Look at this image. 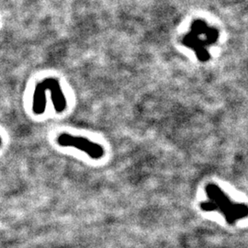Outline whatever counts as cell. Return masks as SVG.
Listing matches in <instances>:
<instances>
[{
  "mask_svg": "<svg viewBox=\"0 0 248 248\" xmlns=\"http://www.w3.org/2000/svg\"><path fill=\"white\" fill-rule=\"evenodd\" d=\"M57 143L62 147H73L82 151L94 160L101 159L105 154L101 144L92 142L88 138L72 135L69 133H61L57 137Z\"/></svg>",
  "mask_w": 248,
  "mask_h": 248,
  "instance_id": "obj_3",
  "label": "cell"
},
{
  "mask_svg": "<svg viewBox=\"0 0 248 248\" xmlns=\"http://www.w3.org/2000/svg\"><path fill=\"white\" fill-rule=\"evenodd\" d=\"M2 144V138H1V136H0V145Z\"/></svg>",
  "mask_w": 248,
  "mask_h": 248,
  "instance_id": "obj_5",
  "label": "cell"
},
{
  "mask_svg": "<svg viewBox=\"0 0 248 248\" xmlns=\"http://www.w3.org/2000/svg\"><path fill=\"white\" fill-rule=\"evenodd\" d=\"M217 38L216 31L201 22L192 27L184 38L183 44L195 53L201 62H207L211 57L209 48L216 42Z\"/></svg>",
  "mask_w": 248,
  "mask_h": 248,
  "instance_id": "obj_2",
  "label": "cell"
},
{
  "mask_svg": "<svg viewBox=\"0 0 248 248\" xmlns=\"http://www.w3.org/2000/svg\"><path fill=\"white\" fill-rule=\"evenodd\" d=\"M49 92L51 93V99L53 102V108L57 113H62L67 106V101L64 96V93L61 89V85L57 78H47L43 80Z\"/></svg>",
  "mask_w": 248,
  "mask_h": 248,
  "instance_id": "obj_4",
  "label": "cell"
},
{
  "mask_svg": "<svg viewBox=\"0 0 248 248\" xmlns=\"http://www.w3.org/2000/svg\"><path fill=\"white\" fill-rule=\"evenodd\" d=\"M207 200L200 204L203 212L221 213L225 221L233 225L235 222L248 217V206L247 204L236 203L232 202L222 188L216 184H209L205 188Z\"/></svg>",
  "mask_w": 248,
  "mask_h": 248,
  "instance_id": "obj_1",
  "label": "cell"
}]
</instances>
